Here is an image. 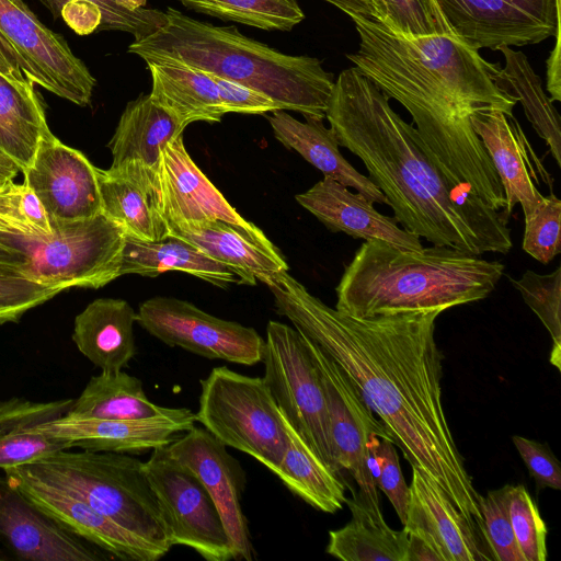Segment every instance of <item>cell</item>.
<instances>
[{"label":"cell","instance_id":"cell-1","mask_svg":"<svg viewBox=\"0 0 561 561\" xmlns=\"http://www.w3.org/2000/svg\"><path fill=\"white\" fill-rule=\"evenodd\" d=\"M276 312L316 343L358 391L411 467L482 530L476 491L451 433L435 341L440 311L356 318L325 305L287 271L265 278Z\"/></svg>","mask_w":561,"mask_h":561},{"label":"cell","instance_id":"cell-2","mask_svg":"<svg viewBox=\"0 0 561 561\" xmlns=\"http://www.w3.org/2000/svg\"><path fill=\"white\" fill-rule=\"evenodd\" d=\"M351 19L359 37L346 55L354 67L409 112L420 146L454 185L503 210L501 181L471 123L492 110L513 115L517 101L495 81L501 67L456 35L409 36L374 19Z\"/></svg>","mask_w":561,"mask_h":561},{"label":"cell","instance_id":"cell-3","mask_svg":"<svg viewBox=\"0 0 561 561\" xmlns=\"http://www.w3.org/2000/svg\"><path fill=\"white\" fill-rule=\"evenodd\" d=\"M325 118L408 232L477 255L510 252L508 220L454 185L420 146L414 126L354 66L334 80Z\"/></svg>","mask_w":561,"mask_h":561},{"label":"cell","instance_id":"cell-4","mask_svg":"<svg viewBox=\"0 0 561 561\" xmlns=\"http://www.w3.org/2000/svg\"><path fill=\"white\" fill-rule=\"evenodd\" d=\"M128 51L145 61H181L262 92L285 111L323 119L334 85L318 58L284 54L234 26L202 22L174 8H168L163 23L135 39Z\"/></svg>","mask_w":561,"mask_h":561},{"label":"cell","instance_id":"cell-5","mask_svg":"<svg viewBox=\"0 0 561 561\" xmlns=\"http://www.w3.org/2000/svg\"><path fill=\"white\" fill-rule=\"evenodd\" d=\"M504 264L448 247L421 252L367 240L345 266L335 309L356 318L440 311L486 298Z\"/></svg>","mask_w":561,"mask_h":561},{"label":"cell","instance_id":"cell-6","mask_svg":"<svg viewBox=\"0 0 561 561\" xmlns=\"http://www.w3.org/2000/svg\"><path fill=\"white\" fill-rule=\"evenodd\" d=\"M14 468L80 497L164 556L172 548L140 459L122 453L64 449Z\"/></svg>","mask_w":561,"mask_h":561},{"label":"cell","instance_id":"cell-7","mask_svg":"<svg viewBox=\"0 0 561 561\" xmlns=\"http://www.w3.org/2000/svg\"><path fill=\"white\" fill-rule=\"evenodd\" d=\"M50 229L45 237L0 231L1 241L27 255L26 278L66 290L101 288L121 276L126 234L102 211L81 219H50Z\"/></svg>","mask_w":561,"mask_h":561},{"label":"cell","instance_id":"cell-8","mask_svg":"<svg viewBox=\"0 0 561 561\" xmlns=\"http://www.w3.org/2000/svg\"><path fill=\"white\" fill-rule=\"evenodd\" d=\"M199 382L196 422L225 446L275 469L285 453L287 434L263 377L218 366Z\"/></svg>","mask_w":561,"mask_h":561},{"label":"cell","instance_id":"cell-9","mask_svg":"<svg viewBox=\"0 0 561 561\" xmlns=\"http://www.w3.org/2000/svg\"><path fill=\"white\" fill-rule=\"evenodd\" d=\"M262 362L263 379L280 412L307 444L341 474L334 460L321 375L302 334L288 324L268 321Z\"/></svg>","mask_w":561,"mask_h":561},{"label":"cell","instance_id":"cell-10","mask_svg":"<svg viewBox=\"0 0 561 561\" xmlns=\"http://www.w3.org/2000/svg\"><path fill=\"white\" fill-rule=\"evenodd\" d=\"M144 468L171 547L191 548L208 561L232 559L219 512L197 476L167 445L151 450Z\"/></svg>","mask_w":561,"mask_h":561},{"label":"cell","instance_id":"cell-11","mask_svg":"<svg viewBox=\"0 0 561 561\" xmlns=\"http://www.w3.org/2000/svg\"><path fill=\"white\" fill-rule=\"evenodd\" d=\"M137 322L169 346L239 365L262 362L265 340L251 327L211 316L192 302L156 296L140 304Z\"/></svg>","mask_w":561,"mask_h":561},{"label":"cell","instance_id":"cell-12","mask_svg":"<svg viewBox=\"0 0 561 561\" xmlns=\"http://www.w3.org/2000/svg\"><path fill=\"white\" fill-rule=\"evenodd\" d=\"M302 336L321 375L336 467L340 472L347 471L358 485L357 494L371 508L380 511L377 484L369 465L368 443L374 435L391 437L336 363L316 343Z\"/></svg>","mask_w":561,"mask_h":561},{"label":"cell","instance_id":"cell-13","mask_svg":"<svg viewBox=\"0 0 561 561\" xmlns=\"http://www.w3.org/2000/svg\"><path fill=\"white\" fill-rule=\"evenodd\" d=\"M0 32L24 61L30 81L76 105L91 103L95 78L22 0H0Z\"/></svg>","mask_w":561,"mask_h":561},{"label":"cell","instance_id":"cell-14","mask_svg":"<svg viewBox=\"0 0 561 561\" xmlns=\"http://www.w3.org/2000/svg\"><path fill=\"white\" fill-rule=\"evenodd\" d=\"M454 33L476 49L538 44L560 33V0H436Z\"/></svg>","mask_w":561,"mask_h":561},{"label":"cell","instance_id":"cell-15","mask_svg":"<svg viewBox=\"0 0 561 561\" xmlns=\"http://www.w3.org/2000/svg\"><path fill=\"white\" fill-rule=\"evenodd\" d=\"M167 449L197 476L210 494L227 531L232 559L252 561L254 549L240 501L245 474L239 461L227 446L195 425L168 444Z\"/></svg>","mask_w":561,"mask_h":561},{"label":"cell","instance_id":"cell-16","mask_svg":"<svg viewBox=\"0 0 561 561\" xmlns=\"http://www.w3.org/2000/svg\"><path fill=\"white\" fill-rule=\"evenodd\" d=\"M99 550L41 510L5 476H0V560L99 561L110 558Z\"/></svg>","mask_w":561,"mask_h":561},{"label":"cell","instance_id":"cell-17","mask_svg":"<svg viewBox=\"0 0 561 561\" xmlns=\"http://www.w3.org/2000/svg\"><path fill=\"white\" fill-rule=\"evenodd\" d=\"M471 123L503 187L505 207L501 214L508 220L514 206L519 204L524 220L528 219L546 199L539 192L540 182L553 193V178L514 115L492 110L473 115Z\"/></svg>","mask_w":561,"mask_h":561},{"label":"cell","instance_id":"cell-18","mask_svg":"<svg viewBox=\"0 0 561 561\" xmlns=\"http://www.w3.org/2000/svg\"><path fill=\"white\" fill-rule=\"evenodd\" d=\"M22 173L49 219H81L102 211L96 168L53 134L39 142Z\"/></svg>","mask_w":561,"mask_h":561},{"label":"cell","instance_id":"cell-19","mask_svg":"<svg viewBox=\"0 0 561 561\" xmlns=\"http://www.w3.org/2000/svg\"><path fill=\"white\" fill-rule=\"evenodd\" d=\"M196 423L187 408H164L151 417L134 421L66 415L37 428L73 442V447L92 451L140 455L165 446Z\"/></svg>","mask_w":561,"mask_h":561},{"label":"cell","instance_id":"cell-20","mask_svg":"<svg viewBox=\"0 0 561 561\" xmlns=\"http://www.w3.org/2000/svg\"><path fill=\"white\" fill-rule=\"evenodd\" d=\"M10 483L60 525L105 551L112 559L156 561L164 557L133 533L101 514L80 497L33 479L14 467L3 470Z\"/></svg>","mask_w":561,"mask_h":561},{"label":"cell","instance_id":"cell-21","mask_svg":"<svg viewBox=\"0 0 561 561\" xmlns=\"http://www.w3.org/2000/svg\"><path fill=\"white\" fill-rule=\"evenodd\" d=\"M156 178L160 213L167 225L219 219L263 232L244 219L201 171L184 146L183 134L162 149Z\"/></svg>","mask_w":561,"mask_h":561},{"label":"cell","instance_id":"cell-22","mask_svg":"<svg viewBox=\"0 0 561 561\" xmlns=\"http://www.w3.org/2000/svg\"><path fill=\"white\" fill-rule=\"evenodd\" d=\"M412 468L403 529L427 542L440 561L493 560L482 530L469 520L434 481Z\"/></svg>","mask_w":561,"mask_h":561},{"label":"cell","instance_id":"cell-23","mask_svg":"<svg viewBox=\"0 0 561 561\" xmlns=\"http://www.w3.org/2000/svg\"><path fill=\"white\" fill-rule=\"evenodd\" d=\"M295 198L332 232L365 241L380 240L403 251L424 249L420 238L401 228L394 217L382 215L364 195L329 176Z\"/></svg>","mask_w":561,"mask_h":561},{"label":"cell","instance_id":"cell-24","mask_svg":"<svg viewBox=\"0 0 561 561\" xmlns=\"http://www.w3.org/2000/svg\"><path fill=\"white\" fill-rule=\"evenodd\" d=\"M167 227L169 234L232 268L241 278V285L253 286L257 279L263 282L288 270L285 259L264 232H251L219 219L168 224Z\"/></svg>","mask_w":561,"mask_h":561},{"label":"cell","instance_id":"cell-25","mask_svg":"<svg viewBox=\"0 0 561 561\" xmlns=\"http://www.w3.org/2000/svg\"><path fill=\"white\" fill-rule=\"evenodd\" d=\"M102 213L126 237L157 241L168 233L160 213L156 171L137 163L96 168Z\"/></svg>","mask_w":561,"mask_h":561},{"label":"cell","instance_id":"cell-26","mask_svg":"<svg viewBox=\"0 0 561 561\" xmlns=\"http://www.w3.org/2000/svg\"><path fill=\"white\" fill-rule=\"evenodd\" d=\"M266 117L275 138L297 151L324 176L354 188L373 203L388 205L387 198L370 179L343 157L334 133L324 126L323 118L304 116L306 122H300L285 110L274 111Z\"/></svg>","mask_w":561,"mask_h":561},{"label":"cell","instance_id":"cell-27","mask_svg":"<svg viewBox=\"0 0 561 561\" xmlns=\"http://www.w3.org/2000/svg\"><path fill=\"white\" fill-rule=\"evenodd\" d=\"M73 399L34 402L22 398L0 401V468L33 463L60 450L73 448V442L48 435L37 427L66 415Z\"/></svg>","mask_w":561,"mask_h":561},{"label":"cell","instance_id":"cell-28","mask_svg":"<svg viewBox=\"0 0 561 561\" xmlns=\"http://www.w3.org/2000/svg\"><path fill=\"white\" fill-rule=\"evenodd\" d=\"M135 322L137 312L126 300L98 298L76 316L71 339L101 370H121L137 353Z\"/></svg>","mask_w":561,"mask_h":561},{"label":"cell","instance_id":"cell-29","mask_svg":"<svg viewBox=\"0 0 561 561\" xmlns=\"http://www.w3.org/2000/svg\"><path fill=\"white\" fill-rule=\"evenodd\" d=\"M146 64L151 75L150 99L182 127L194 122L217 123L227 114L208 73L172 59Z\"/></svg>","mask_w":561,"mask_h":561},{"label":"cell","instance_id":"cell-30","mask_svg":"<svg viewBox=\"0 0 561 561\" xmlns=\"http://www.w3.org/2000/svg\"><path fill=\"white\" fill-rule=\"evenodd\" d=\"M167 271L185 272L221 288L241 284V278L232 268L181 238L169 234L157 241H140L126 237L121 276L137 274L157 277Z\"/></svg>","mask_w":561,"mask_h":561},{"label":"cell","instance_id":"cell-31","mask_svg":"<svg viewBox=\"0 0 561 561\" xmlns=\"http://www.w3.org/2000/svg\"><path fill=\"white\" fill-rule=\"evenodd\" d=\"M183 130L149 94H140L127 103L107 145L113 156L111 167L137 163L156 171L162 149Z\"/></svg>","mask_w":561,"mask_h":561},{"label":"cell","instance_id":"cell-32","mask_svg":"<svg viewBox=\"0 0 561 561\" xmlns=\"http://www.w3.org/2000/svg\"><path fill=\"white\" fill-rule=\"evenodd\" d=\"M280 411V410H279ZM287 434V446L272 472L296 496L313 508L333 514L345 504V484L301 437L280 412Z\"/></svg>","mask_w":561,"mask_h":561},{"label":"cell","instance_id":"cell-33","mask_svg":"<svg viewBox=\"0 0 561 561\" xmlns=\"http://www.w3.org/2000/svg\"><path fill=\"white\" fill-rule=\"evenodd\" d=\"M352 519L329 531L327 553L342 561H407L408 533L394 530L382 511L371 508L357 493L345 500Z\"/></svg>","mask_w":561,"mask_h":561},{"label":"cell","instance_id":"cell-34","mask_svg":"<svg viewBox=\"0 0 561 561\" xmlns=\"http://www.w3.org/2000/svg\"><path fill=\"white\" fill-rule=\"evenodd\" d=\"M51 134L34 83L13 82L0 75V150L23 171L39 142Z\"/></svg>","mask_w":561,"mask_h":561},{"label":"cell","instance_id":"cell-35","mask_svg":"<svg viewBox=\"0 0 561 561\" xmlns=\"http://www.w3.org/2000/svg\"><path fill=\"white\" fill-rule=\"evenodd\" d=\"M165 407L150 401L139 378L121 370H101L92 376L69 414L134 421L159 414Z\"/></svg>","mask_w":561,"mask_h":561},{"label":"cell","instance_id":"cell-36","mask_svg":"<svg viewBox=\"0 0 561 561\" xmlns=\"http://www.w3.org/2000/svg\"><path fill=\"white\" fill-rule=\"evenodd\" d=\"M497 50L503 54L505 66L496 76V84L522 104L527 119L538 136L545 140L560 167V116L552 104L553 101L543 91L541 79L534 71L525 54L510 46H502Z\"/></svg>","mask_w":561,"mask_h":561},{"label":"cell","instance_id":"cell-37","mask_svg":"<svg viewBox=\"0 0 561 561\" xmlns=\"http://www.w3.org/2000/svg\"><path fill=\"white\" fill-rule=\"evenodd\" d=\"M179 1L195 12L266 31H290L305 19V13L296 0Z\"/></svg>","mask_w":561,"mask_h":561},{"label":"cell","instance_id":"cell-38","mask_svg":"<svg viewBox=\"0 0 561 561\" xmlns=\"http://www.w3.org/2000/svg\"><path fill=\"white\" fill-rule=\"evenodd\" d=\"M525 304L536 313L552 339L550 363L560 369L561 359V267L550 274L526 271L519 279L508 277Z\"/></svg>","mask_w":561,"mask_h":561},{"label":"cell","instance_id":"cell-39","mask_svg":"<svg viewBox=\"0 0 561 561\" xmlns=\"http://www.w3.org/2000/svg\"><path fill=\"white\" fill-rule=\"evenodd\" d=\"M376 20L409 36L456 35L436 0H377Z\"/></svg>","mask_w":561,"mask_h":561},{"label":"cell","instance_id":"cell-40","mask_svg":"<svg viewBox=\"0 0 561 561\" xmlns=\"http://www.w3.org/2000/svg\"><path fill=\"white\" fill-rule=\"evenodd\" d=\"M0 218L11 233L45 237L50 234V219L35 193L24 183H0Z\"/></svg>","mask_w":561,"mask_h":561},{"label":"cell","instance_id":"cell-41","mask_svg":"<svg viewBox=\"0 0 561 561\" xmlns=\"http://www.w3.org/2000/svg\"><path fill=\"white\" fill-rule=\"evenodd\" d=\"M510 488L480 495L482 533L495 561H525L517 546L510 518Z\"/></svg>","mask_w":561,"mask_h":561},{"label":"cell","instance_id":"cell-42","mask_svg":"<svg viewBox=\"0 0 561 561\" xmlns=\"http://www.w3.org/2000/svg\"><path fill=\"white\" fill-rule=\"evenodd\" d=\"M510 518L525 561H546L547 526L538 506L523 484L510 488Z\"/></svg>","mask_w":561,"mask_h":561},{"label":"cell","instance_id":"cell-43","mask_svg":"<svg viewBox=\"0 0 561 561\" xmlns=\"http://www.w3.org/2000/svg\"><path fill=\"white\" fill-rule=\"evenodd\" d=\"M370 469H378L375 476L377 488L393 506L402 525L405 524L410 502V489L402 474L396 444L386 437L374 435L368 443Z\"/></svg>","mask_w":561,"mask_h":561},{"label":"cell","instance_id":"cell-44","mask_svg":"<svg viewBox=\"0 0 561 561\" xmlns=\"http://www.w3.org/2000/svg\"><path fill=\"white\" fill-rule=\"evenodd\" d=\"M561 201L551 193L525 220L523 250L542 264L561 252Z\"/></svg>","mask_w":561,"mask_h":561},{"label":"cell","instance_id":"cell-45","mask_svg":"<svg viewBox=\"0 0 561 561\" xmlns=\"http://www.w3.org/2000/svg\"><path fill=\"white\" fill-rule=\"evenodd\" d=\"M55 19L60 18L61 9L67 3L89 1L102 12L100 30L123 31L142 38L159 27L164 21V12L156 9L140 8L129 11L119 7L115 0H38Z\"/></svg>","mask_w":561,"mask_h":561},{"label":"cell","instance_id":"cell-46","mask_svg":"<svg viewBox=\"0 0 561 561\" xmlns=\"http://www.w3.org/2000/svg\"><path fill=\"white\" fill-rule=\"evenodd\" d=\"M61 291L25 277L0 275V324L19 322L28 310Z\"/></svg>","mask_w":561,"mask_h":561},{"label":"cell","instance_id":"cell-47","mask_svg":"<svg viewBox=\"0 0 561 561\" xmlns=\"http://www.w3.org/2000/svg\"><path fill=\"white\" fill-rule=\"evenodd\" d=\"M513 443L537 489L561 490L560 463L546 444L515 435Z\"/></svg>","mask_w":561,"mask_h":561},{"label":"cell","instance_id":"cell-48","mask_svg":"<svg viewBox=\"0 0 561 561\" xmlns=\"http://www.w3.org/2000/svg\"><path fill=\"white\" fill-rule=\"evenodd\" d=\"M208 75L217 85L226 113L265 114L283 110L277 102L262 92L210 73Z\"/></svg>","mask_w":561,"mask_h":561},{"label":"cell","instance_id":"cell-49","mask_svg":"<svg viewBox=\"0 0 561 561\" xmlns=\"http://www.w3.org/2000/svg\"><path fill=\"white\" fill-rule=\"evenodd\" d=\"M0 75L13 82L28 80L27 68L21 56L0 32ZM30 81V80H28Z\"/></svg>","mask_w":561,"mask_h":561},{"label":"cell","instance_id":"cell-50","mask_svg":"<svg viewBox=\"0 0 561 561\" xmlns=\"http://www.w3.org/2000/svg\"><path fill=\"white\" fill-rule=\"evenodd\" d=\"M27 266L25 253L0 240V275L25 277Z\"/></svg>","mask_w":561,"mask_h":561},{"label":"cell","instance_id":"cell-51","mask_svg":"<svg viewBox=\"0 0 561 561\" xmlns=\"http://www.w3.org/2000/svg\"><path fill=\"white\" fill-rule=\"evenodd\" d=\"M556 44L547 59V91L552 101H561V41L556 34Z\"/></svg>","mask_w":561,"mask_h":561},{"label":"cell","instance_id":"cell-52","mask_svg":"<svg viewBox=\"0 0 561 561\" xmlns=\"http://www.w3.org/2000/svg\"><path fill=\"white\" fill-rule=\"evenodd\" d=\"M407 561H440L435 550L422 538L408 534Z\"/></svg>","mask_w":561,"mask_h":561},{"label":"cell","instance_id":"cell-53","mask_svg":"<svg viewBox=\"0 0 561 561\" xmlns=\"http://www.w3.org/2000/svg\"><path fill=\"white\" fill-rule=\"evenodd\" d=\"M344 13H346L350 18L354 15H363L371 19L370 10L363 2V0H324Z\"/></svg>","mask_w":561,"mask_h":561},{"label":"cell","instance_id":"cell-54","mask_svg":"<svg viewBox=\"0 0 561 561\" xmlns=\"http://www.w3.org/2000/svg\"><path fill=\"white\" fill-rule=\"evenodd\" d=\"M22 173L20 165L0 150V183L12 181Z\"/></svg>","mask_w":561,"mask_h":561},{"label":"cell","instance_id":"cell-55","mask_svg":"<svg viewBox=\"0 0 561 561\" xmlns=\"http://www.w3.org/2000/svg\"><path fill=\"white\" fill-rule=\"evenodd\" d=\"M115 2L126 10L136 11L142 8L147 0H115Z\"/></svg>","mask_w":561,"mask_h":561},{"label":"cell","instance_id":"cell-56","mask_svg":"<svg viewBox=\"0 0 561 561\" xmlns=\"http://www.w3.org/2000/svg\"><path fill=\"white\" fill-rule=\"evenodd\" d=\"M0 231L1 232H10L9 226L0 218Z\"/></svg>","mask_w":561,"mask_h":561}]
</instances>
